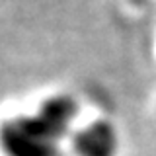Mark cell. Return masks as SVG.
<instances>
[{
  "instance_id": "3957f363",
  "label": "cell",
  "mask_w": 156,
  "mask_h": 156,
  "mask_svg": "<svg viewBox=\"0 0 156 156\" xmlns=\"http://www.w3.org/2000/svg\"><path fill=\"white\" fill-rule=\"evenodd\" d=\"M74 115H76V105L66 96H57V98L47 100L35 113V117L58 140H62L68 135L70 125L74 121Z\"/></svg>"
},
{
  "instance_id": "7a4b0ae2",
  "label": "cell",
  "mask_w": 156,
  "mask_h": 156,
  "mask_svg": "<svg viewBox=\"0 0 156 156\" xmlns=\"http://www.w3.org/2000/svg\"><path fill=\"white\" fill-rule=\"evenodd\" d=\"M78 156H113L117 150V133L109 123L98 121L84 127L72 140Z\"/></svg>"
},
{
  "instance_id": "6da1fadb",
  "label": "cell",
  "mask_w": 156,
  "mask_h": 156,
  "mask_svg": "<svg viewBox=\"0 0 156 156\" xmlns=\"http://www.w3.org/2000/svg\"><path fill=\"white\" fill-rule=\"evenodd\" d=\"M61 140L33 117H14L0 129V146L8 156H61Z\"/></svg>"
}]
</instances>
